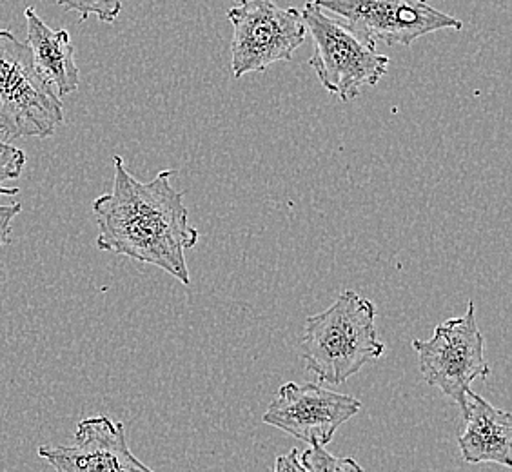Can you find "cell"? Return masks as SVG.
<instances>
[{"instance_id":"cell-1","label":"cell","mask_w":512,"mask_h":472,"mask_svg":"<svg viewBox=\"0 0 512 472\" xmlns=\"http://www.w3.org/2000/svg\"><path fill=\"white\" fill-rule=\"evenodd\" d=\"M113 166V189L93 202L97 247L158 267L189 286L186 251L197 246L198 231L189 224L184 195L171 184L173 171H160L144 184L119 155L113 157Z\"/></svg>"},{"instance_id":"cell-3","label":"cell","mask_w":512,"mask_h":472,"mask_svg":"<svg viewBox=\"0 0 512 472\" xmlns=\"http://www.w3.org/2000/svg\"><path fill=\"white\" fill-rule=\"evenodd\" d=\"M300 13L315 42L309 66L315 69L325 91L342 102H353L364 89L373 88L384 79L389 57L376 51L375 40L318 8L315 0H307Z\"/></svg>"},{"instance_id":"cell-16","label":"cell","mask_w":512,"mask_h":472,"mask_svg":"<svg viewBox=\"0 0 512 472\" xmlns=\"http://www.w3.org/2000/svg\"><path fill=\"white\" fill-rule=\"evenodd\" d=\"M273 472H306L304 465L300 462L298 449H291L289 453L278 456L273 465Z\"/></svg>"},{"instance_id":"cell-9","label":"cell","mask_w":512,"mask_h":472,"mask_svg":"<svg viewBox=\"0 0 512 472\" xmlns=\"http://www.w3.org/2000/svg\"><path fill=\"white\" fill-rule=\"evenodd\" d=\"M39 456L53 472H157L129 449L124 423L104 414L79 422L69 445H40Z\"/></svg>"},{"instance_id":"cell-4","label":"cell","mask_w":512,"mask_h":472,"mask_svg":"<svg viewBox=\"0 0 512 472\" xmlns=\"http://www.w3.org/2000/svg\"><path fill=\"white\" fill-rule=\"evenodd\" d=\"M64 122V106L42 77L33 53L11 31L0 30V133L50 138Z\"/></svg>"},{"instance_id":"cell-6","label":"cell","mask_w":512,"mask_h":472,"mask_svg":"<svg viewBox=\"0 0 512 472\" xmlns=\"http://www.w3.org/2000/svg\"><path fill=\"white\" fill-rule=\"evenodd\" d=\"M227 19L233 24L231 69L235 79L260 73L276 62H289L306 42V24L296 8L273 0H238Z\"/></svg>"},{"instance_id":"cell-5","label":"cell","mask_w":512,"mask_h":472,"mask_svg":"<svg viewBox=\"0 0 512 472\" xmlns=\"http://www.w3.org/2000/svg\"><path fill=\"white\" fill-rule=\"evenodd\" d=\"M411 345L418 354L425 382L440 389L460 409L474 380L491 376L485 360V336L478 327L473 300H469L462 316L436 325L429 340L414 338Z\"/></svg>"},{"instance_id":"cell-13","label":"cell","mask_w":512,"mask_h":472,"mask_svg":"<svg viewBox=\"0 0 512 472\" xmlns=\"http://www.w3.org/2000/svg\"><path fill=\"white\" fill-rule=\"evenodd\" d=\"M60 8L79 13L80 20H88L95 15L100 22L111 24L119 19L122 0H57Z\"/></svg>"},{"instance_id":"cell-15","label":"cell","mask_w":512,"mask_h":472,"mask_svg":"<svg viewBox=\"0 0 512 472\" xmlns=\"http://www.w3.org/2000/svg\"><path fill=\"white\" fill-rule=\"evenodd\" d=\"M22 213L19 202L13 204H0V253L11 242V226L15 218Z\"/></svg>"},{"instance_id":"cell-8","label":"cell","mask_w":512,"mask_h":472,"mask_svg":"<svg viewBox=\"0 0 512 472\" xmlns=\"http://www.w3.org/2000/svg\"><path fill=\"white\" fill-rule=\"evenodd\" d=\"M362 402L318 384L287 382L276 393L262 420L307 445H327L336 431L360 413Z\"/></svg>"},{"instance_id":"cell-7","label":"cell","mask_w":512,"mask_h":472,"mask_svg":"<svg viewBox=\"0 0 512 472\" xmlns=\"http://www.w3.org/2000/svg\"><path fill=\"white\" fill-rule=\"evenodd\" d=\"M315 4L387 46H411L436 31L463 28L462 20L436 10L427 0H315Z\"/></svg>"},{"instance_id":"cell-12","label":"cell","mask_w":512,"mask_h":472,"mask_svg":"<svg viewBox=\"0 0 512 472\" xmlns=\"http://www.w3.org/2000/svg\"><path fill=\"white\" fill-rule=\"evenodd\" d=\"M300 462L306 472H365L355 458L333 456L324 445H309L306 453L300 454Z\"/></svg>"},{"instance_id":"cell-11","label":"cell","mask_w":512,"mask_h":472,"mask_svg":"<svg viewBox=\"0 0 512 472\" xmlns=\"http://www.w3.org/2000/svg\"><path fill=\"white\" fill-rule=\"evenodd\" d=\"M24 15L28 22L26 44L30 46L37 68L59 99L68 97L80 86V71L75 64V48L68 30H51L35 8H26Z\"/></svg>"},{"instance_id":"cell-2","label":"cell","mask_w":512,"mask_h":472,"mask_svg":"<svg viewBox=\"0 0 512 472\" xmlns=\"http://www.w3.org/2000/svg\"><path fill=\"white\" fill-rule=\"evenodd\" d=\"M376 305L345 289L333 304L306 320L300 351L309 373L320 382L342 385L365 364L382 358L385 345L376 331Z\"/></svg>"},{"instance_id":"cell-10","label":"cell","mask_w":512,"mask_h":472,"mask_svg":"<svg viewBox=\"0 0 512 472\" xmlns=\"http://www.w3.org/2000/svg\"><path fill=\"white\" fill-rule=\"evenodd\" d=\"M463 414V429L458 445L463 462L496 463L512 467V414L487 402L480 394L469 391Z\"/></svg>"},{"instance_id":"cell-14","label":"cell","mask_w":512,"mask_h":472,"mask_svg":"<svg viewBox=\"0 0 512 472\" xmlns=\"http://www.w3.org/2000/svg\"><path fill=\"white\" fill-rule=\"evenodd\" d=\"M26 160L28 158L22 149L11 146L6 140H0V197H13L19 193V187H4V182L19 178Z\"/></svg>"}]
</instances>
